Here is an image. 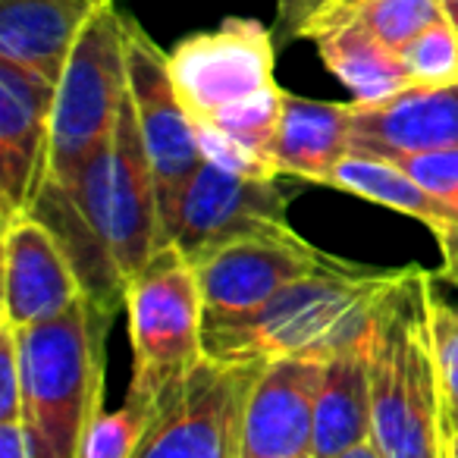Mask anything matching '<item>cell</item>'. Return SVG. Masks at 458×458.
<instances>
[{
	"label": "cell",
	"instance_id": "1",
	"mask_svg": "<svg viewBox=\"0 0 458 458\" xmlns=\"http://www.w3.org/2000/svg\"><path fill=\"white\" fill-rule=\"evenodd\" d=\"M35 216L54 229L82 293L114 314L132 276L166 245L157 182L126 98L114 135L70 182H45Z\"/></svg>",
	"mask_w": 458,
	"mask_h": 458
},
{
	"label": "cell",
	"instance_id": "2",
	"mask_svg": "<svg viewBox=\"0 0 458 458\" xmlns=\"http://www.w3.org/2000/svg\"><path fill=\"white\" fill-rule=\"evenodd\" d=\"M170 76L198 129L204 160L242 176L276 179L274 145L286 91L274 76V35L258 20L229 16L210 32L182 38Z\"/></svg>",
	"mask_w": 458,
	"mask_h": 458
},
{
	"label": "cell",
	"instance_id": "3",
	"mask_svg": "<svg viewBox=\"0 0 458 458\" xmlns=\"http://www.w3.org/2000/svg\"><path fill=\"white\" fill-rule=\"evenodd\" d=\"M430 283L424 267H402L370 318V439L383 458H449L445 395L430 333Z\"/></svg>",
	"mask_w": 458,
	"mask_h": 458
},
{
	"label": "cell",
	"instance_id": "4",
	"mask_svg": "<svg viewBox=\"0 0 458 458\" xmlns=\"http://www.w3.org/2000/svg\"><path fill=\"white\" fill-rule=\"evenodd\" d=\"M402 267H364L324 255L261 311L204 324V355L226 364H270L293 355H333L368 333L377 301Z\"/></svg>",
	"mask_w": 458,
	"mask_h": 458
},
{
	"label": "cell",
	"instance_id": "5",
	"mask_svg": "<svg viewBox=\"0 0 458 458\" xmlns=\"http://www.w3.org/2000/svg\"><path fill=\"white\" fill-rule=\"evenodd\" d=\"M110 311L85 295L66 314L20 330L22 420L35 458H79L95 414L104 408V333Z\"/></svg>",
	"mask_w": 458,
	"mask_h": 458
},
{
	"label": "cell",
	"instance_id": "6",
	"mask_svg": "<svg viewBox=\"0 0 458 458\" xmlns=\"http://www.w3.org/2000/svg\"><path fill=\"white\" fill-rule=\"evenodd\" d=\"M132 383L129 393L164 405L179 383L204 361V301L198 270L173 242L126 286Z\"/></svg>",
	"mask_w": 458,
	"mask_h": 458
},
{
	"label": "cell",
	"instance_id": "7",
	"mask_svg": "<svg viewBox=\"0 0 458 458\" xmlns=\"http://www.w3.org/2000/svg\"><path fill=\"white\" fill-rule=\"evenodd\" d=\"M129 98L126 16L114 0L101 4L72 47L57 82L47 182H70L114 135Z\"/></svg>",
	"mask_w": 458,
	"mask_h": 458
},
{
	"label": "cell",
	"instance_id": "8",
	"mask_svg": "<svg viewBox=\"0 0 458 458\" xmlns=\"http://www.w3.org/2000/svg\"><path fill=\"white\" fill-rule=\"evenodd\" d=\"M264 364L204 358L157 408L132 458H242V424Z\"/></svg>",
	"mask_w": 458,
	"mask_h": 458
},
{
	"label": "cell",
	"instance_id": "9",
	"mask_svg": "<svg viewBox=\"0 0 458 458\" xmlns=\"http://www.w3.org/2000/svg\"><path fill=\"white\" fill-rule=\"evenodd\" d=\"M286 204L276 179L242 176L204 160L182 185L166 216V242H173L191 264L204 255L249 236L286 233Z\"/></svg>",
	"mask_w": 458,
	"mask_h": 458
},
{
	"label": "cell",
	"instance_id": "10",
	"mask_svg": "<svg viewBox=\"0 0 458 458\" xmlns=\"http://www.w3.org/2000/svg\"><path fill=\"white\" fill-rule=\"evenodd\" d=\"M126 60H129V98H132L139 132L145 141L148 160H151L154 182H157L160 216L173 210L182 185L195 176L204 164L198 129L189 110L176 95L170 76V57L151 41V35L126 16ZM166 236V233H164Z\"/></svg>",
	"mask_w": 458,
	"mask_h": 458
},
{
	"label": "cell",
	"instance_id": "11",
	"mask_svg": "<svg viewBox=\"0 0 458 458\" xmlns=\"http://www.w3.org/2000/svg\"><path fill=\"white\" fill-rule=\"evenodd\" d=\"M324 251L314 249L293 229L249 236L195 261L204 301V324H223L261 311L289 283L301 280L320 264Z\"/></svg>",
	"mask_w": 458,
	"mask_h": 458
},
{
	"label": "cell",
	"instance_id": "12",
	"mask_svg": "<svg viewBox=\"0 0 458 458\" xmlns=\"http://www.w3.org/2000/svg\"><path fill=\"white\" fill-rule=\"evenodd\" d=\"M57 85L0 57V208L4 220L32 210L47 182Z\"/></svg>",
	"mask_w": 458,
	"mask_h": 458
},
{
	"label": "cell",
	"instance_id": "13",
	"mask_svg": "<svg viewBox=\"0 0 458 458\" xmlns=\"http://www.w3.org/2000/svg\"><path fill=\"white\" fill-rule=\"evenodd\" d=\"M85 299L82 283L54 229L32 210L4 220V305L0 318L20 330L66 314Z\"/></svg>",
	"mask_w": 458,
	"mask_h": 458
},
{
	"label": "cell",
	"instance_id": "14",
	"mask_svg": "<svg viewBox=\"0 0 458 458\" xmlns=\"http://www.w3.org/2000/svg\"><path fill=\"white\" fill-rule=\"evenodd\" d=\"M320 374V355L264 364L245 408L242 458H314V395Z\"/></svg>",
	"mask_w": 458,
	"mask_h": 458
},
{
	"label": "cell",
	"instance_id": "15",
	"mask_svg": "<svg viewBox=\"0 0 458 458\" xmlns=\"http://www.w3.org/2000/svg\"><path fill=\"white\" fill-rule=\"evenodd\" d=\"M439 148H458V82L439 89L411 85L377 104L352 101L349 154L399 160Z\"/></svg>",
	"mask_w": 458,
	"mask_h": 458
},
{
	"label": "cell",
	"instance_id": "16",
	"mask_svg": "<svg viewBox=\"0 0 458 458\" xmlns=\"http://www.w3.org/2000/svg\"><path fill=\"white\" fill-rule=\"evenodd\" d=\"M374 437L370 327L324 358L314 395V458H339Z\"/></svg>",
	"mask_w": 458,
	"mask_h": 458
},
{
	"label": "cell",
	"instance_id": "17",
	"mask_svg": "<svg viewBox=\"0 0 458 458\" xmlns=\"http://www.w3.org/2000/svg\"><path fill=\"white\" fill-rule=\"evenodd\" d=\"M101 4L107 0H0V57L57 85Z\"/></svg>",
	"mask_w": 458,
	"mask_h": 458
},
{
	"label": "cell",
	"instance_id": "18",
	"mask_svg": "<svg viewBox=\"0 0 458 458\" xmlns=\"http://www.w3.org/2000/svg\"><path fill=\"white\" fill-rule=\"evenodd\" d=\"M352 151V101H311L286 91L274 145L276 173L330 185V176Z\"/></svg>",
	"mask_w": 458,
	"mask_h": 458
},
{
	"label": "cell",
	"instance_id": "19",
	"mask_svg": "<svg viewBox=\"0 0 458 458\" xmlns=\"http://www.w3.org/2000/svg\"><path fill=\"white\" fill-rule=\"evenodd\" d=\"M311 41L318 45V54L327 70L352 91L355 104L386 101V98L414 85L399 51L383 45L361 22L333 26L327 32L314 35Z\"/></svg>",
	"mask_w": 458,
	"mask_h": 458
},
{
	"label": "cell",
	"instance_id": "20",
	"mask_svg": "<svg viewBox=\"0 0 458 458\" xmlns=\"http://www.w3.org/2000/svg\"><path fill=\"white\" fill-rule=\"evenodd\" d=\"M330 185L339 191H349L364 201H374L380 208L399 210L405 216L420 220L433 236L443 239L445 233L458 226V208L452 201L430 195L424 185H418L399 164L380 157H358L349 154L333 170Z\"/></svg>",
	"mask_w": 458,
	"mask_h": 458
},
{
	"label": "cell",
	"instance_id": "21",
	"mask_svg": "<svg viewBox=\"0 0 458 458\" xmlns=\"http://www.w3.org/2000/svg\"><path fill=\"white\" fill-rule=\"evenodd\" d=\"M439 20H443V4L439 0H339V4H330L327 10H320L301 29L299 38L311 41L314 35L327 32L333 26L361 22L386 47L402 51V47L411 45L420 32H427Z\"/></svg>",
	"mask_w": 458,
	"mask_h": 458
},
{
	"label": "cell",
	"instance_id": "22",
	"mask_svg": "<svg viewBox=\"0 0 458 458\" xmlns=\"http://www.w3.org/2000/svg\"><path fill=\"white\" fill-rule=\"evenodd\" d=\"M157 405L145 395L129 393L116 411H98L82 439L79 458H132L151 427Z\"/></svg>",
	"mask_w": 458,
	"mask_h": 458
},
{
	"label": "cell",
	"instance_id": "23",
	"mask_svg": "<svg viewBox=\"0 0 458 458\" xmlns=\"http://www.w3.org/2000/svg\"><path fill=\"white\" fill-rule=\"evenodd\" d=\"M408 76L414 85L439 89V85L458 82V32L449 20L433 22L427 32H420L411 45L399 51Z\"/></svg>",
	"mask_w": 458,
	"mask_h": 458
},
{
	"label": "cell",
	"instance_id": "24",
	"mask_svg": "<svg viewBox=\"0 0 458 458\" xmlns=\"http://www.w3.org/2000/svg\"><path fill=\"white\" fill-rule=\"evenodd\" d=\"M430 333L437 352V370L443 383L445 411L458 408V305L443 301L430 293Z\"/></svg>",
	"mask_w": 458,
	"mask_h": 458
},
{
	"label": "cell",
	"instance_id": "25",
	"mask_svg": "<svg viewBox=\"0 0 458 458\" xmlns=\"http://www.w3.org/2000/svg\"><path fill=\"white\" fill-rule=\"evenodd\" d=\"M399 164L418 185H424L430 195L443 201H458V148H439V151L408 154L393 160Z\"/></svg>",
	"mask_w": 458,
	"mask_h": 458
},
{
	"label": "cell",
	"instance_id": "26",
	"mask_svg": "<svg viewBox=\"0 0 458 458\" xmlns=\"http://www.w3.org/2000/svg\"><path fill=\"white\" fill-rule=\"evenodd\" d=\"M20 327L0 318V420H22L26 386H22Z\"/></svg>",
	"mask_w": 458,
	"mask_h": 458
},
{
	"label": "cell",
	"instance_id": "27",
	"mask_svg": "<svg viewBox=\"0 0 458 458\" xmlns=\"http://www.w3.org/2000/svg\"><path fill=\"white\" fill-rule=\"evenodd\" d=\"M327 0H276V20L289 38H299L301 29L324 10Z\"/></svg>",
	"mask_w": 458,
	"mask_h": 458
},
{
	"label": "cell",
	"instance_id": "28",
	"mask_svg": "<svg viewBox=\"0 0 458 458\" xmlns=\"http://www.w3.org/2000/svg\"><path fill=\"white\" fill-rule=\"evenodd\" d=\"M0 458H35L26 420H0Z\"/></svg>",
	"mask_w": 458,
	"mask_h": 458
},
{
	"label": "cell",
	"instance_id": "29",
	"mask_svg": "<svg viewBox=\"0 0 458 458\" xmlns=\"http://www.w3.org/2000/svg\"><path fill=\"white\" fill-rule=\"evenodd\" d=\"M339 458H383V452L377 449L374 439H368V443L355 445V449H349V452H345V455H339Z\"/></svg>",
	"mask_w": 458,
	"mask_h": 458
},
{
	"label": "cell",
	"instance_id": "30",
	"mask_svg": "<svg viewBox=\"0 0 458 458\" xmlns=\"http://www.w3.org/2000/svg\"><path fill=\"white\" fill-rule=\"evenodd\" d=\"M439 4H443V16L455 26V32H458V0H439Z\"/></svg>",
	"mask_w": 458,
	"mask_h": 458
},
{
	"label": "cell",
	"instance_id": "31",
	"mask_svg": "<svg viewBox=\"0 0 458 458\" xmlns=\"http://www.w3.org/2000/svg\"><path fill=\"white\" fill-rule=\"evenodd\" d=\"M449 458H458V433L449 437Z\"/></svg>",
	"mask_w": 458,
	"mask_h": 458
},
{
	"label": "cell",
	"instance_id": "32",
	"mask_svg": "<svg viewBox=\"0 0 458 458\" xmlns=\"http://www.w3.org/2000/svg\"><path fill=\"white\" fill-rule=\"evenodd\" d=\"M330 4H339V0H327V4H324V10H327V7H330Z\"/></svg>",
	"mask_w": 458,
	"mask_h": 458
},
{
	"label": "cell",
	"instance_id": "33",
	"mask_svg": "<svg viewBox=\"0 0 458 458\" xmlns=\"http://www.w3.org/2000/svg\"><path fill=\"white\" fill-rule=\"evenodd\" d=\"M455 208H458V201H455Z\"/></svg>",
	"mask_w": 458,
	"mask_h": 458
}]
</instances>
